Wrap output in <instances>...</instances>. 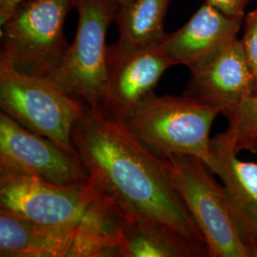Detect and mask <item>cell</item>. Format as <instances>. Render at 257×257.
Here are the masks:
<instances>
[{
  "label": "cell",
  "mask_w": 257,
  "mask_h": 257,
  "mask_svg": "<svg viewBox=\"0 0 257 257\" xmlns=\"http://www.w3.org/2000/svg\"><path fill=\"white\" fill-rule=\"evenodd\" d=\"M211 173L218 175L247 245L257 237V163L239 159L219 134L211 142Z\"/></svg>",
  "instance_id": "12"
},
{
  "label": "cell",
  "mask_w": 257,
  "mask_h": 257,
  "mask_svg": "<svg viewBox=\"0 0 257 257\" xmlns=\"http://www.w3.org/2000/svg\"><path fill=\"white\" fill-rule=\"evenodd\" d=\"M78 22L74 42L50 79L92 110H101L108 78L106 35L119 6L113 0H74Z\"/></svg>",
  "instance_id": "5"
},
{
  "label": "cell",
  "mask_w": 257,
  "mask_h": 257,
  "mask_svg": "<svg viewBox=\"0 0 257 257\" xmlns=\"http://www.w3.org/2000/svg\"><path fill=\"white\" fill-rule=\"evenodd\" d=\"M72 142L90 176L123 217L163 223L207 253L202 233L176 193L164 157L142 143L124 122L86 107L74 124Z\"/></svg>",
  "instance_id": "1"
},
{
  "label": "cell",
  "mask_w": 257,
  "mask_h": 257,
  "mask_svg": "<svg viewBox=\"0 0 257 257\" xmlns=\"http://www.w3.org/2000/svg\"><path fill=\"white\" fill-rule=\"evenodd\" d=\"M0 107L25 128L76 155L72 132L87 106L52 79L20 73L0 60Z\"/></svg>",
  "instance_id": "6"
},
{
  "label": "cell",
  "mask_w": 257,
  "mask_h": 257,
  "mask_svg": "<svg viewBox=\"0 0 257 257\" xmlns=\"http://www.w3.org/2000/svg\"><path fill=\"white\" fill-rule=\"evenodd\" d=\"M0 172L31 175L56 183H79L90 175L76 155L25 128L1 111Z\"/></svg>",
  "instance_id": "8"
},
{
  "label": "cell",
  "mask_w": 257,
  "mask_h": 257,
  "mask_svg": "<svg viewBox=\"0 0 257 257\" xmlns=\"http://www.w3.org/2000/svg\"><path fill=\"white\" fill-rule=\"evenodd\" d=\"M249 257H257V237L248 244Z\"/></svg>",
  "instance_id": "21"
},
{
  "label": "cell",
  "mask_w": 257,
  "mask_h": 257,
  "mask_svg": "<svg viewBox=\"0 0 257 257\" xmlns=\"http://www.w3.org/2000/svg\"><path fill=\"white\" fill-rule=\"evenodd\" d=\"M26 0H0V25L4 24L21 3Z\"/></svg>",
  "instance_id": "20"
},
{
  "label": "cell",
  "mask_w": 257,
  "mask_h": 257,
  "mask_svg": "<svg viewBox=\"0 0 257 257\" xmlns=\"http://www.w3.org/2000/svg\"><path fill=\"white\" fill-rule=\"evenodd\" d=\"M244 16L230 17L204 2L190 20L161 44L175 65L190 71L237 38Z\"/></svg>",
  "instance_id": "11"
},
{
  "label": "cell",
  "mask_w": 257,
  "mask_h": 257,
  "mask_svg": "<svg viewBox=\"0 0 257 257\" xmlns=\"http://www.w3.org/2000/svg\"><path fill=\"white\" fill-rule=\"evenodd\" d=\"M116 256L198 257L207 253L163 223L121 215Z\"/></svg>",
  "instance_id": "14"
},
{
  "label": "cell",
  "mask_w": 257,
  "mask_h": 257,
  "mask_svg": "<svg viewBox=\"0 0 257 257\" xmlns=\"http://www.w3.org/2000/svg\"><path fill=\"white\" fill-rule=\"evenodd\" d=\"M120 220L115 204L102 193L79 221L68 257L116 256Z\"/></svg>",
  "instance_id": "15"
},
{
  "label": "cell",
  "mask_w": 257,
  "mask_h": 257,
  "mask_svg": "<svg viewBox=\"0 0 257 257\" xmlns=\"http://www.w3.org/2000/svg\"><path fill=\"white\" fill-rule=\"evenodd\" d=\"M172 0H135L119 8L115 21L119 31L115 45L122 49L158 46L168 34L164 19Z\"/></svg>",
  "instance_id": "16"
},
{
  "label": "cell",
  "mask_w": 257,
  "mask_h": 257,
  "mask_svg": "<svg viewBox=\"0 0 257 257\" xmlns=\"http://www.w3.org/2000/svg\"><path fill=\"white\" fill-rule=\"evenodd\" d=\"M74 0H26L1 25L0 60L20 73L50 77L69 48L66 18Z\"/></svg>",
  "instance_id": "4"
},
{
  "label": "cell",
  "mask_w": 257,
  "mask_h": 257,
  "mask_svg": "<svg viewBox=\"0 0 257 257\" xmlns=\"http://www.w3.org/2000/svg\"><path fill=\"white\" fill-rule=\"evenodd\" d=\"M176 193L201 231L211 257H249L228 194L202 160L188 155L164 157Z\"/></svg>",
  "instance_id": "3"
},
{
  "label": "cell",
  "mask_w": 257,
  "mask_h": 257,
  "mask_svg": "<svg viewBox=\"0 0 257 257\" xmlns=\"http://www.w3.org/2000/svg\"><path fill=\"white\" fill-rule=\"evenodd\" d=\"M243 37L240 39L250 73L253 78L254 93L257 92V8L245 19Z\"/></svg>",
  "instance_id": "18"
},
{
  "label": "cell",
  "mask_w": 257,
  "mask_h": 257,
  "mask_svg": "<svg viewBox=\"0 0 257 257\" xmlns=\"http://www.w3.org/2000/svg\"><path fill=\"white\" fill-rule=\"evenodd\" d=\"M209 3L230 17L244 16V11L248 5L249 0H205Z\"/></svg>",
  "instance_id": "19"
},
{
  "label": "cell",
  "mask_w": 257,
  "mask_h": 257,
  "mask_svg": "<svg viewBox=\"0 0 257 257\" xmlns=\"http://www.w3.org/2000/svg\"><path fill=\"white\" fill-rule=\"evenodd\" d=\"M113 1L115 3H117L119 8H124V7H127L128 5H131L135 0H113Z\"/></svg>",
  "instance_id": "22"
},
{
  "label": "cell",
  "mask_w": 257,
  "mask_h": 257,
  "mask_svg": "<svg viewBox=\"0 0 257 257\" xmlns=\"http://www.w3.org/2000/svg\"><path fill=\"white\" fill-rule=\"evenodd\" d=\"M184 94L226 114L254 94L253 78L238 38L191 70Z\"/></svg>",
  "instance_id": "10"
},
{
  "label": "cell",
  "mask_w": 257,
  "mask_h": 257,
  "mask_svg": "<svg viewBox=\"0 0 257 257\" xmlns=\"http://www.w3.org/2000/svg\"><path fill=\"white\" fill-rule=\"evenodd\" d=\"M175 65L161 45L138 49L109 46L108 78L100 110L112 119L125 122Z\"/></svg>",
  "instance_id": "9"
},
{
  "label": "cell",
  "mask_w": 257,
  "mask_h": 257,
  "mask_svg": "<svg viewBox=\"0 0 257 257\" xmlns=\"http://www.w3.org/2000/svg\"><path fill=\"white\" fill-rule=\"evenodd\" d=\"M229 126L221 133L236 154L250 151L257 138V92L225 114Z\"/></svg>",
  "instance_id": "17"
},
{
  "label": "cell",
  "mask_w": 257,
  "mask_h": 257,
  "mask_svg": "<svg viewBox=\"0 0 257 257\" xmlns=\"http://www.w3.org/2000/svg\"><path fill=\"white\" fill-rule=\"evenodd\" d=\"M77 225H40L0 208V256L68 257Z\"/></svg>",
  "instance_id": "13"
},
{
  "label": "cell",
  "mask_w": 257,
  "mask_h": 257,
  "mask_svg": "<svg viewBox=\"0 0 257 257\" xmlns=\"http://www.w3.org/2000/svg\"><path fill=\"white\" fill-rule=\"evenodd\" d=\"M220 110L191 96L154 92L140 103L127 128L156 155H188L211 166V126Z\"/></svg>",
  "instance_id": "2"
},
{
  "label": "cell",
  "mask_w": 257,
  "mask_h": 257,
  "mask_svg": "<svg viewBox=\"0 0 257 257\" xmlns=\"http://www.w3.org/2000/svg\"><path fill=\"white\" fill-rule=\"evenodd\" d=\"M250 153H252V154H254V155L257 156V138L255 142H254V144H253V146H252L251 150H250Z\"/></svg>",
  "instance_id": "23"
},
{
  "label": "cell",
  "mask_w": 257,
  "mask_h": 257,
  "mask_svg": "<svg viewBox=\"0 0 257 257\" xmlns=\"http://www.w3.org/2000/svg\"><path fill=\"white\" fill-rule=\"evenodd\" d=\"M102 192L90 176L86 182L56 183L31 175L0 172V208L47 226H72Z\"/></svg>",
  "instance_id": "7"
}]
</instances>
